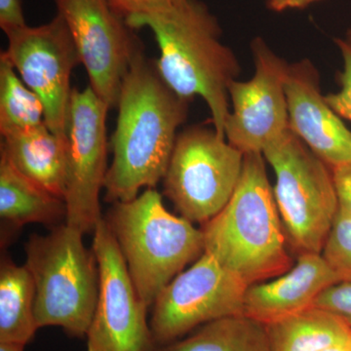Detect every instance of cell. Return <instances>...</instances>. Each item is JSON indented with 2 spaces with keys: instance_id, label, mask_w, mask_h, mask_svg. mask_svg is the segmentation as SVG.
Returning <instances> with one entry per match:
<instances>
[{
  "instance_id": "9a60e30c",
  "label": "cell",
  "mask_w": 351,
  "mask_h": 351,
  "mask_svg": "<svg viewBox=\"0 0 351 351\" xmlns=\"http://www.w3.org/2000/svg\"><path fill=\"white\" fill-rule=\"evenodd\" d=\"M337 283L338 277L321 254H302L285 274L249 286L244 314L269 324L314 306L317 298Z\"/></svg>"
},
{
  "instance_id": "3957f363",
  "label": "cell",
  "mask_w": 351,
  "mask_h": 351,
  "mask_svg": "<svg viewBox=\"0 0 351 351\" xmlns=\"http://www.w3.org/2000/svg\"><path fill=\"white\" fill-rule=\"evenodd\" d=\"M201 230L204 253L249 286L276 278L293 267L262 154H245L232 197Z\"/></svg>"
},
{
  "instance_id": "44dd1931",
  "label": "cell",
  "mask_w": 351,
  "mask_h": 351,
  "mask_svg": "<svg viewBox=\"0 0 351 351\" xmlns=\"http://www.w3.org/2000/svg\"><path fill=\"white\" fill-rule=\"evenodd\" d=\"M44 107L38 95L18 75L5 53L0 55V135L36 128L44 121Z\"/></svg>"
},
{
  "instance_id": "f1b7e54d",
  "label": "cell",
  "mask_w": 351,
  "mask_h": 351,
  "mask_svg": "<svg viewBox=\"0 0 351 351\" xmlns=\"http://www.w3.org/2000/svg\"><path fill=\"white\" fill-rule=\"evenodd\" d=\"M25 346L14 343H1L0 341V351H24Z\"/></svg>"
},
{
  "instance_id": "d4e9b609",
  "label": "cell",
  "mask_w": 351,
  "mask_h": 351,
  "mask_svg": "<svg viewBox=\"0 0 351 351\" xmlns=\"http://www.w3.org/2000/svg\"><path fill=\"white\" fill-rule=\"evenodd\" d=\"M184 0H108L112 8L122 17L152 15L169 10L180 5Z\"/></svg>"
},
{
  "instance_id": "ac0fdd59",
  "label": "cell",
  "mask_w": 351,
  "mask_h": 351,
  "mask_svg": "<svg viewBox=\"0 0 351 351\" xmlns=\"http://www.w3.org/2000/svg\"><path fill=\"white\" fill-rule=\"evenodd\" d=\"M270 351H320L348 341L351 327L318 306L265 325Z\"/></svg>"
},
{
  "instance_id": "4fadbf2b",
  "label": "cell",
  "mask_w": 351,
  "mask_h": 351,
  "mask_svg": "<svg viewBox=\"0 0 351 351\" xmlns=\"http://www.w3.org/2000/svg\"><path fill=\"white\" fill-rule=\"evenodd\" d=\"M107 104L92 88H73L69 113L66 223L83 233L101 218L100 195L108 172Z\"/></svg>"
},
{
  "instance_id": "cb8c5ba5",
  "label": "cell",
  "mask_w": 351,
  "mask_h": 351,
  "mask_svg": "<svg viewBox=\"0 0 351 351\" xmlns=\"http://www.w3.org/2000/svg\"><path fill=\"white\" fill-rule=\"evenodd\" d=\"M314 306L336 314L351 327V283L339 282L327 288L317 298Z\"/></svg>"
},
{
  "instance_id": "8992f818",
  "label": "cell",
  "mask_w": 351,
  "mask_h": 351,
  "mask_svg": "<svg viewBox=\"0 0 351 351\" xmlns=\"http://www.w3.org/2000/svg\"><path fill=\"white\" fill-rule=\"evenodd\" d=\"M276 177L274 195L289 247L322 253L339 212L331 167L289 129L263 154Z\"/></svg>"
},
{
  "instance_id": "5bb4252c",
  "label": "cell",
  "mask_w": 351,
  "mask_h": 351,
  "mask_svg": "<svg viewBox=\"0 0 351 351\" xmlns=\"http://www.w3.org/2000/svg\"><path fill=\"white\" fill-rule=\"evenodd\" d=\"M286 95L289 129L330 167L351 164V130L328 104L311 60L290 64Z\"/></svg>"
},
{
  "instance_id": "7a4b0ae2",
  "label": "cell",
  "mask_w": 351,
  "mask_h": 351,
  "mask_svg": "<svg viewBox=\"0 0 351 351\" xmlns=\"http://www.w3.org/2000/svg\"><path fill=\"white\" fill-rule=\"evenodd\" d=\"M126 22L134 29L152 31L159 49L156 66L163 82L186 100L200 97L211 112L215 130L225 137L228 88L239 80L241 66L221 40V25L209 8L199 0H184L169 10Z\"/></svg>"
},
{
  "instance_id": "8fae6325",
  "label": "cell",
  "mask_w": 351,
  "mask_h": 351,
  "mask_svg": "<svg viewBox=\"0 0 351 351\" xmlns=\"http://www.w3.org/2000/svg\"><path fill=\"white\" fill-rule=\"evenodd\" d=\"M84 66L89 86L110 108H117L122 82L143 52L135 29L108 0H55Z\"/></svg>"
},
{
  "instance_id": "1f68e13d",
  "label": "cell",
  "mask_w": 351,
  "mask_h": 351,
  "mask_svg": "<svg viewBox=\"0 0 351 351\" xmlns=\"http://www.w3.org/2000/svg\"><path fill=\"white\" fill-rule=\"evenodd\" d=\"M350 351H351V337L350 339Z\"/></svg>"
},
{
  "instance_id": "9c48e42d",
  "label": "cell",
  "mask_w": 351,
  "mask_h": 351,
  "mask_svg": "<svg viewBox=\"0 0 351 351\" xmlns=\"http://www.w3.org/2000/svg\"><path fill=\"white\" fill-rule=\"evenodd\" d=\"M93 250L100 285L88 330L87 351H157L147 307L138 297L125 260L107 221L94 230Z\"/></svg>"
},
{
  "instance_id": "30bf717a",
  "label": "cell",
  "mask_w": 351,
  "mask_h": 351,
  "mask_svg": "<svg viewBox=\"0 0 351 351\" xmlns=\"http://www.w3.org/2000/svg\"><path fill=\"white\" fill-rule=\"evenodd\" d=\"M4 51L18 75L43 101L44 121L53 133L68 138L73 88L71 73L80 55L64 18L7 34Z\"/></svg>"
},
{
  "instance_id": "7c38bea8",
  "label": "cell",
  "mask_w": 351,
  "mask_h": 351,
  "mask_svg": "<svg viewBox=\"0 0 351 351\" xmlns=\"http://www.w3.org/2000/svg\"><path fill=\"white\" fill-rule=\"evenodd\" d=\"M254 73L228 88L230 114L225 137L243 154L263 152L289 130L286 78L290 64L262 38L251 43Z\"/></svg>"
},
{
  "instance_id": "ba28073f",
  "label": "cell",
  "mask_w": 351,
  "mask_h": 351,
  "mask_svg": "<svg viewBox=\"0 0 351 351\" xmlns=\"http://www.w3.org/2000/svg\"><path fill=\"white\" fill-rule=\"evenodd\" d=\"M249 285L204 253L173 279L152 304L149 324L158 346L219 318L244 314Z\"/></svg>"
},
{
  "instance_id": "7402d4cb",
  "label": "cell",
  "mask_w": 351,
  "mask_h": 351,
  "mask_svg": "<svg viewBox=\"0 0 351 351\" xmlns=\"http://www.w3.org/2000/svg\"><path fill=\"white\" fill-rule=\"evenodd\" d=\"M321 255L338 277L339 282L351 283L350 216L338 212Z\"/></svg>"
},
{
  "instance_id": "d6986e66",
  "label": "cell",
  "mask_w": 351,
  "mask_h": 351,
  "mask_svg": "<svg viewBox=\"0 0 351 351\" xmlns=\"http://www.w3.org/2000/svg\"><path fill=\"white\" fill-rule=\"evenodd\" d=\"M36 287L25 265L8 257L0 263V341L27 346L38 330L34 316Z\"/></svg>"
},
{
  "instance_id": "83f0119b",
  "label": "cell",
  "mask_w": 351,
  "mask_h": 351,
  "mask_svg": "<svg viewBox=\"0 0 351 351\" xmlns=\"http://www.w3.org/2000/svg\"><path fill=\"white\" fill-rule=\"evenodd\" d=\"M322 0H267L269 9L274 12H284L294 9H302Z\"/></svg>"
},
{
  "instance_id": "f546056e",
  "label": "cell",
  "mask_w": 351,
  "mask_h": 351,
  "mask_svg": "<svg viewBox=\"0 0 351 351\" xmlns=\"http://www.w3.org/2000/svg\"><path fill=\"white\" fill-rule=\"evenodd\" d=\"M350 339L348 341H343V343H337V345L329 346V348L320 351H350Z\"/></svg>"
},
{
  "instance_id": "2e32d148",
  "label": "cell",
  "mask_w": 351,
  "mask_h": 351,
  "mask_svg": "<svg viewBox=\"0 0 351 351\" xmlns=\"http://www.w3.org/2000/svg\"><path fill=\"white\" fill-rule=\"evenodd\" d=\"M1 138L0 154L25 177L64 200L69 138L53 133L45 123Z\"/></svg>"
},
{
  "instance_id": "5b68a950",
  "label": "cell",
  "mask_w": 351,
  "mask_h": 351,
  "mask_svg": "<svg viewBox=\"0 0 351 351\" xmlns=\"http://www.w3.org/2000/svg\"><path fill=\"white\" fill-rule=\"evenodd\" d=\"M84 233L64 223L49 234H32L25 244V267L36 287L38 329L60 327L73 338H86L99 297L98 262Z\"/></svg>"
},
{
  "instance_id": "277c9868",
  "label": "cell",
  "mask_w": 351,
  "mask_h": 351,
  "mask_svg": "<svg viewBox=\"0 0 351 351\" xmlns=\"http://www.w3.org/2000/svg\"><path fill=\"white\" fill-rule=\"evenodd\" d=\"M106 221L138 297L149 308L205 252L202 230L168 211L156 189H145L133 200L113 203Z\"/></svg>"
},
{
  "instance_id": "484cf974",
  "label": "cell",
  "mask_w": 351,
  "mask_h": 351,
  "mask_svg": "<svg viewBox=\"0 0 351 351\" xmlns=\"http://www.w3.org/2000/svg\"><path fill=\"white\" fill-rule=\"evenodd\" d=\"M27 25L22 0H0V27L6 36Z\"/></svg>"
},
{
  "instance_id": "4dcf8cb0",
  "label": "cell",
  "mask_w": 351,
  "mask_h": 351,
  "mask_svg": "<svg viewBox=\"0 0 351 351\" xmlns=\"http://www.w3.org/2000/svg\"><path fill=\"white\" fill-rule=\"evenodd\" d=\"M346 38L348 39L351 43V25L348 27V31H346Z\"/></svg>"
},
{
  "instance_id": "4316f807",
  "label": "cell",
  "mask_w": 351,
  "mask_h": 351,
  "mask_svg": "<svg viewBox=\"0 0 351 351\" xmlns=\"http://www.w3.org/2000/svg\"><path fill=\"white\" fill-rule=\"evenodd\" d=\"M338 195L339 211L351 217V164L332 167Z\"/></svg>"
},
{
  "instance_id": "52a82bcc",
  "label": "cell",
  "mask_w": 351,
  "mask_h": 351,
  "mask_svg": "<svg viewBox=\"0 0 351 351\" xmlns=\"http://www.w3.org/2000/svg\"><path fill=\"white\" fill-rule=\"evenodd\" d=\"M244 156L214 128L189 127L176 140L162 180L164 195L182 218L205 225L234 193Z\"/></svg>"
},
{
  "instance_id": "6da1fadb",
  "label": "cell",
  "mask_w": 351,
  "mask_h": 351,
  "mask_svg": "<svg viewBox=\"0 0 351 351\" xmlns=\"http://www.w3.org/2000/svg\"><path fill=\"white\" fill-rule=\"evenodd\" d=\"M189 101L167 86L144 52L135 58L117 101L113 158L104 186L108 202L133 200L141 189L162 181Z\"/></svg>"
},
{
  "instance_id": "e0dca14e",
  "label": "cell",
  "mask_w": 351,
  "mask_h": 351,
  "mask_svg": "<svg viewBox=\"0 0 351 351\" xmlns=\"http://www.w3.org/2000/svg\"><path fill=\"white\" fill-rule=\"evenodd\" d=\"M66 215L64 199L25 177L0 154V217L4 225L12 230L32 223L56 226Z\"/></svg>"
},
{
  "instance_id": "ffe728a7",
  "label": "cell",
  "mask_w": 351,
  "mask_h": 351,
  "mask_svg": "<svg viewBox=\"0 0 351 351\" xmlns=\"http://www.w3.org/2000/svg\"><path fill=\"white\" fill-rule=\"evenodd\" d=\"M157 351H270V348L265 325L239 314L207 323Z\"/></svg>"
},
{
  "instance_id": "603a6c76",
  "label": "cell",
  "mask_w": 351,
  "mask_h": 351,
  "mask_svg": "<svg viewBox=\"0 0 351 351\" xmlns=\"http://www.w3.org/2000/svg\"><path fill=\"white\" fill-rule=\"evenodd\" d=\"M343 61L339 75V89L325 95L328 104L339 117L351 122V43L346 38L335 39Z\"/></svg>"
}]
</instances>
